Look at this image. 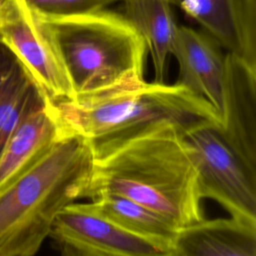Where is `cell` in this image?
Returning <instances> with one entry per match:
<instances>
[{
	"mask_svg": "<svg viewBox=\"0 0 256 256\" xmlns=\"http://www.w3.org/2000/svg\"><path fill=\"white\" fill-rule=\"evenodd\" d=\"M125 17L146 42L155 82L164 83L177 30L170 0H124Z\"/></svg>",
	"mask_w": 256,
	"mask_h": 256,
	"instance_id": "obj_15",
	"label": "cell"
},
{
	"mask_svg": "<svg viewBox=\"0 0 256 256\" xmlns=\"http://www.w3.org/2000/svg\"><path fill=\"white\" fill-rule=\"evenodd\" d=\"M173 256H256V225L232 217L203 219L182 227Z\"/></svg>",
	"mask_w": 256,
	"mask_h": 256,
	"instance_id": "obj_11",
	"label": "cell"
},
{
	"mask_svg": "<svg viewBox=\"0 0 256 256\" xmlns=\"http://www.w3.org/2000/svg\"><path fill=\"white\" fill-rule=\"evenodd\" d=\"M78 206L151 243L172 251L178 227L171 220L129 198L104 194Z\"/></svg>",
	"mask_w": 256,
	"mask_h": 256,
	"instance_id": "obj_13",
	"label": "cell"
},
{
	"mask_svg": "<svg viewBox=\"0 0 256 256\" xmlns=\"http://www.w3.org/2000/svg\"><path fill=\"white\" fill-rule=\"evenodd\" d=\"M94 156L88 142L61 136L0 189V256H34L58 214L83 198Z\"/></svg>",
	"mask_w": 256,
	"mask_h": 256,
	"instance_id": "obj_3",
	"label": "cell"
},
{
	"mask_svg": "<svg viewBox=\"0 0 256 256\" xmlns=\"http://www.w3.org/2000/svg\"><path fill=\"white\" fill-rule=\"evenodd\" d=\"M208 34L177 26L172 55L179 64L177 84L206 99L217 111L221 107L225 55Z\"/></svg>",
	"mask_w": 256,
	"mask_h": 256,
	"instance_id": "obj_10",
	"label": "cell"
},
{
	"mask_svg": "<svg viewBox=\"0 0 256 256\" xmlns=\"http://www.w3.org/2000/svg\"><path fill=\"white\" fill-rule=\"evenodd\" d=\"M60 256H173L150 241L72 203L56 217L49 236Z\"/></svg>",
	"mask_w": 256,
	"mask_h": 256,
	"instance_id": "obj_7",
	"label": "cell"
},
{
	"mask_svg": "<svg viewBox=\"0 0 256 256\" xmlns=\"http://www.w3.org/2000/svg\"><path fill=\"white\" fill-rule=\"evenodd\" d=\"M31 9L41 17H56L83 14L104 9L106 6L124 0H25Z\"/></svg>",
	"mask_w": 256,
	"mask_h": 256,
	"instance_id": "obj_16",
	"label": "cell"
},
{
	"mask_svg": "<svg viewBox=\"0 0 256 256\" xmlns=\"http://www.w3.org/2000/svg\"><path fill=\"white\" fill-rule=\"evenodd\" d=\"M38 17L47 30L75 97L144 78L148 48L124 15L102 9Z\"/></svg>",
	"mask_w": 256,
	"mask_h": 256,
	"instance_id": "obj_4",
	"label": "cell"
},
{
	"mask_svg": "<svg viewBox=\"0 0 256 256\" xmlns=\"http://www.w3.org/2000/svg\"><path fill=\"white\" fill-rule=\"evenodd\" d=\"M185 140L201 198L218 202L234 219L256 225V175L223 140L218 128H199L185 135Z\"/></svg>",
	"mask_w": 256,
	"mask_h": 256,
	"instance_id": "obj_5",
	"label": "cell"
},
{
	"mask_svg": "<svg viewBox=\"0 0 256 256\" xmlns=\"http://www.w3.org/2000/svg\"><path fill=\"white\" fill-rule=\"evenodd\" d=\"M219 134L256 175V68L225 55Z\"/></svg>",
	"mask_w": 256,
	"mask_h": 256,
	"instance_id": "obj_8",
	"label": "cell"
},
{
	"mask_svg": "<svg viewBox=\"0 0 256 256\" xmlns=\"http://www.w3.org/2000/svg\"><path fill=\"white\" fill-rule=\"evenodd\" d=\"M45 101L23 64L0 43V154L21 119Z\"/></svg>",
	"mask_w": 256,
	"mask_h": 256,
	"instance_id": "obj_14",
	"label": "cell"
},
{
	"mask_svg": "<svg viewBox=\"0 0 256 256\" xmlns=\"http://www.w3.org/2000/svg\"><path fill=\"white\" fill-rule=\"evenodd\" d=\"M3 1H4V0H0V5L2 4V2H3Z\"/></svg>",
	"mask_w": 256,
	"mask_h": 256,
	"instance_id": "obj_17",
	"label": "cell"
},
{
	"mask_svg": "<svg viewBox=\"0 0 256 256\" xmlns=\"http://www.w3.org/2000/svg\"><path fill=\"white\" fill-rule=\"evenodd\" d=\"M220 46L256 68V0H170Z\"/></svg>",
	"mask_w": 256,
	"mask_h": 256,
	"instance_id": "obj_9",
	"label": "cell"
},
{
	"mask_svg": "<svg viewBox=\"0 0 256 256\" xmlns=\"http://www.w3.org/2000/svg\"><path fill=\"white\" fill-rule=\"evenodd\" d=\"M104 194L129 198L182 228L203 220V199L185 134L164 125L94 159L83 198Z\"/></svg>",
	"mask_w": 256,
	"mask_h": 256,
	"instance_id": "obj_2",
	"label": "cell"
},
{
	"mask_svg": "<svg viewBox=\"0 0 256 256\" xmlns=\"http://www.w3.org/2000/svg\"><path fill=\"white\" fill-rule=\"evenodd\" d=\"M49 101L28 112L0 154V189L61 137Z\"/></svg>",
	"mask_w": 256,
	"mask_h": 256,
	"instance_id": "obj_12",
	"label": "cell"
},
{
	"mask_svg": "<svg viewBox=\"0 0 256 256\" xmlns=\"http://www.w3.org/2000/svg\"><path fill=\"white\" fill-rule=\"evenodd\" d=\"M49 103L61 135L84 138L94 159L167 124L185 135L203 127H220L219 114L200 95L177 83L144 78Z\"/></svg>",
	"mask_w": 256,
	"mask_h": 256,
	"instance_id": "obj_1",
	"label": "cell"
},
{
	"mask_svg": "<svg viewBox=\"0 0 256 256\" xmlns=\"http://www.w3.org/2000/svg\"><path fill=\"white\" fill-rule=\"evenodd\" d=\"M0 43L19 59L49 102L75 98L44 24L25 0L0 5Z\"/></svg>",
	"mask_w": 256,
	"mask_h": 256,
	"instance_id": "obj_6",
	"label": "cell"
}]
</instances>
